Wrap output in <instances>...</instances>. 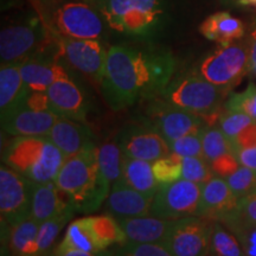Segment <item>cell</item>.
<instances>
[{
	"mask_svg": "<svg viewBox=\"0 0 256 256\" xmlns=\"http://www.w3.org/2000/svg\"><path fill=\"white\" fill-rule=\"evenodd\" d=\"M176 60L164 49L113 46L106 60L101 92L113 110L162 96L174 78Z\"/></svg>",
	"mask_w": 256,
	"mask_h": 256,
	"instance_id": "6da1fadb",
	"label": "cell"
},
{
	"mask_svg": "<svg viewBox=\"0 0 256 256\" xmlns=\"http://www.w3.org/2000/svg\"><path fill=\"white\" fill-rule=\"evenodd\" d=\"M56 186L76 212H92L107 200L112 185L102 176L94 142L66 160L55 179Z\"/></svg>",
	"mask_w": 256,
	"mask_h": 256,
	"instance_id": "7a4b0ae2",
	"label": "cell"
},
{
	"mask_svg": "<svg viewBox=\"0 0 256 256\" xmlns=\"http://www.w3.org/2000/svg\"><path fill=\"white\" fill-rule=\"evenodd\" d=\"M66 160L48 136H16L2 153V164L34 183L55 182Z\"/></svg>",
	"mask_w": 256,
	"mask_h": 256,
	"instance_id": "3957f363",
	"label": "cell"
},
{
	"mask_svg": "<svg viewBox=\"0 0 256 256\" xmlns=\"http://www.w3.org/2000/svg\"><path fill=\"white\" fill-rule=\"evenodd\" d=\"M94 5L112 30L147 36L165 19L162 0H86Z\"/></svg>",
	"mask_w": 256,
	"mask_h": 256,
	"instance_id": "277c9868",
	"label": "cell"
},
{
	"mask_svg": "<svg viewBox=\"0 0 256 256\" xmlns=\"http://www.w3.org/2000/svg\"><path fill=\"white\" fill-rule=\"evenodd\" d=\"M56 40L46 22L34 18L2 28L0 34L2 64L22 63L31 57L46 56Z\"/></svg>",
	"mask_w": 256,
	"mask_h": 256,
	"instance_id": "5b68a950",
	"label": "cell"
},
{
	"mask_svg": "<svg viewBox=\"0 0 256 256\" xmlns=\"http://www.w3.org/2000/svg\"><path fill=\"white\" fill-rule=\"evenodd\" d=\"M228 90L208 82L198 74H186L172 78L160 98L168 104L198 115L220 110Z\"/></svg>",
	"mask_w": 256,
	"mask_h": 256,
	"instance_id": "8992f818",
	"label": "cell"
},
{
	"mask_svg": "<svg viewBox=\"0 0 256 256\" xmlns=\"http://www.w3.org/2000/svg\"><path fill=\"white\" fill-rule=\"evenodd\" d=\"M49 28L63 37L74 40H98L104 32V22L98 10L88 2H69L52 11L46 22Z\"/></svg>",
	"mask_w": 256,
	"mask_h": 256,
	"instance_id": "52a82bcc",
	"label": "cell"
},
{
	"mask_svg": "<svg viewBox=\"0 0 256 256\" xmlns=\"http://www.w3.org/2000/svg\"><path fill=\"white\" fill-rule=\"evenodd\" d=\"M249 72V51L246 44L220 46L202 60L198 75L217 87L229 90Z\"/></svg>",
	"mask_w": 256,
	"mask_h": 256,
	"instance_id": "ba28073f",
	"label": "cell"
},
{
	"mask_svg": "<svg viewBox=\"0 0 256 256\" xmlns=\"http://www.w3.org/2000/svg\"><path fill=\"white\" fill-rule=\"evenodd\" d=\"M34 182L10 166L0 168V214L2 226H14L31 217Z\"/></svg>",
	"mask_w": 256,
	"mask_h": 256,
	"instance_id": "9c48e42d",
	"label": "cell"
},
{
	"mask_svg": "<svg viewBox=\"0 0 256 256\" xmlns=\"http://www.w3.org/2000/svg\"><path fill=\"white\" fill-rule=\"evenodd\" d=\"M203 190V184L179 179L171 184L159 185L150 215L162 220H177L194 216Z\"/></svg>",
	"mask_w": 256,
	"mask_h": 256,
	"instance_id": "30bf717a",
	"label": "cell"
},
{
	"mask_svg": "<svg viewBox=\"0 0 256 256\" xmlns=\"http://www.w3.org/2000/svg\"><path fill=\"white\" fill-rule=\"evenodd\" d=\"M147 124L162 134L168 145L190 133H198L206 127L200 115L182 110L164 98H156L147 110Z\"/></svg>",
	"mask_w": 256,
	"mask_h": 256,
	"instance_id": "8fae6325",
	"label": "cell"
},
{
	"mask_svg": "<svg viewBox=\"0 0 256 256\" xmlns=\"http://www.w3.org/2000/svg\"><path fill=\"white\" fill-rule=\"evenodd\" d=\"M51 32L58 43L60 57H63L74 69L101 86L108 51L98 40H74L60 36L52 30Z\"/></svg>",
	"mask_w": 256,
	"mask_h": 256,
	"instance_id": "7c38bea8",
	"label": "cell"
},
{
	"mask_svg": "<svg viewBox=\"0 0 256 256\" xmlns=\"http://www.w3.org/2000/svg\"><path fill=\"white\" fill-rule=\"evenodd\" d=\"M212 222L196 215L174 220L164 244L174 256H208Z\"/></svg>",
	"mask_w": 256,
	"mask_h": 256,
	"instance_id": "4fadbf2b",
	"label": "cell"
},
{
	"mask_svg": "<svg viewBox=\"0 0 256 256\" xmlns=\"http://www.w3.org/2000/svg\"><path fill=\"white\" fill-rule=\"evenodd\" d=\"M119 146L124 156L154 162L171 154L168 142L154 128L147 124H130L119 136Z\"/></svg>",
	"mask_w": 256,
	"mask_h": 256,
	"instance_id": "5bb4252c",
	"label": "cell"
},
{
	"mask_svg": "<svg viewBox=\"0 0 256 256\" xmlns=\"http://www.w3.org/2000/svg\"><path fill=\"white\" fill-rule=\"evenodd\" d=\"M238 204V198L226 180L214 177L203 185L196 216L223 222L236 210Z\"/></svg>",
	"mask_w": 256,
	"mask_h": 256,
	"instance_id": "9a60e30c",
	"label": "cell"
},
{
	"mask_svg": "<svg viewBox=\"0 0 256 256\" xmlns=\"http://www.w3.org/2000/svg\"><path fill=\"white\" fill-rule=\"evenodd\" d=\"M154 196L142 194L128 186L122 179H118L112 185L106 200V210L115 218H132L150 215Z\"/></svg>",
	"mask_w": 256,
	"mask_h": 256,
	"instance_id": "2e32d148",
	"label": "cell"
},
{
	"mask_svg": "<svg viewBox=\"0 0 256 256\" xmlns=\"http://www.w3.org/2000/svg\"><path fill=\"white\" fill-rule=\"evenodd\" d=\"M46 94L54 113L84 122L88 110L87 101L75 82L70 78L58 80L48 88Z\"/></svg>",
	"mask_w": 256,
	"mask_h": 256,
	"instance_id": "e0dca14e",
	"label": "cell"
},
{
	"mask_svg": "<svg viewBox=\"0 0 256 256\" xmlns=\"http://www.w3.org/2000/svg\"><path fill=\"white\" fill-rule=\"evenodd\" d=\"M58 119L54 112L34 110L23 106L2 121V130L14 136H48Z\"/></svg>",
	"mask_w": 256,
	"mask_h": 256,
	"instance_id": "ac0fdd59",
	"label": "cell"
},
{
	"mask_svg": "<svg viewBox=\"0 0 256 256\" xmlns=\"http://www.w3.org/2000/svg\"><path fill=\"white\" fill-rule=\"evenodd\" d=\"M30 89L20 72V63L2 64L0 69V115L2 121L25 104Z\"/></svg>",
	"mask_w": 256,
	"mask_h": 256,
	"instance_id": "d6986e66",
	"label": "cell"
},
{
	"mask_svg": "<svg viewBox=\"0 0 256 256\" xmlns=\"http://www.w3.org/2000/svg\"><path fill=\"white\" fill-rule=\"evenodd\" d=\"M48 138L63 152L66 159L76 156L92 142V130L87 124L64 116H58Z\"/></svg>",
	"mask_w": 256,
	"mask_h": 256,
	"instance_id": "ffe728a7",
	"label": "cell"
},
{
	"mask_svg": "<svg viewBox=\"0 0 256 256\" xmlns=\"http://www.w3.org/2000/svg\"><path fill=\"white\" fill-rule=\"evenodd\" d=\"M119 222L126 234L127 242L165 243L174 220L147 215L119 220Z\"/></svg>",
	"mask_w": 256,
	"mask_h": 256,
	"instance_id": "44dd1931",
	"label": "cell"
},
{
	"mask_svg": "<svg viewBox=\"0 0 256 256\" xmlns=\"http://www.w3.org/2000/svg\"><path fill=\"white\" fill-rule=\"evenodd\" d=\"M20 72L31 92H46L54 82L69 78L66 70L55 60L32 57L20 63Z\"/></svg>",
	"mask_w": 256,
	"mask_h": 256,
	"instance_id": "7402d4cb",
	"label": "cell"
},
{
	"mask_svg": "<svg viewBox=\"0 0 256 256\" xmlns=\"http://www.w3.org/2000/svg\"><path fill=\"white\" fill-rule=\"evenodd\" d=\"M69 209L74 208L60 197V191L55 182L34 183L31 206V217L34 220L40 224Z\"/></svg>",
	"mask_w": 256,
	"mask_h": 256,
	"instance_id": "603a6c76",
	"label": "cell"
},
{
	"mask_svg": "<svg viewBox=\"0 0 256 256\" xmlns=\"http://www.w3.org/2000/svg\"><path fill=\"white\" fill-rule=\"evenodd\" d=\"M200 31L206 40L220 46H229L244 36V25L229 12H217L200 24Z\"/></svg>",
	"mask_w": 256,
	"mask_h": 256,
	"instance_id": "cb8c5ba5",
	"label": "cell"
},
{
	"mask_svg": "<svg viewBox=\"0 0 256 256\" xmlns=\"http://www.w3.org/2000/svg\"><path fill=\"white\" fill-rule=\"evenodd\" d=\"M40 224L32 217L14 226H5V243L14 256H38V232Z\"/></svg>",
	"mask_w": 256,
	"mask_h": 256,
	"instance_id": "d4e9b609",
	"label": "cell"
},
{
	"mask_svg": "<svg viewBox=\"0 0 256 256\" xmlns=\"http://www.w3.org/2000/svg\"><path fill=\"white\" fill-rule=\"evenodd\" d=\"M121 179L128 186L150 196H154L159 188L153 174L151 162L126 156H124Z\"/></svg>",
	"mask_w": 256,
	"mask_h": 256,
	"instance_id": "484cf974",
	"label": "cell"
},
{
	"mask_svg": "<svg viewBox=\"0 0 256 256\" xmlns=\"http://www.w3.org/2000/svg\"><path fill=\"white\" fill-rule=\"evenodd\" d=\"M89 226L100 250H106L113 244H124L127 243L126 234L119 220L113 215H100L87 217Z\"/></svg>",
	"mask_w": 256,
	"mask_h": 256,
	"instance_id": "4316f807",
	"label": "cell"
},
{
	"mask_svg": "<svg viewBox=\"0 0 256 256\" xmlns=\"http://www.w3.org/2000/svg\"><path fill=\"white\" fill-rule=\"evenodd\" d=\"M56 250H81L87 252H104L100 250L98 243L95 241L87 217L76 220L69 224L62 242L60 243Z\"/></svg>",
	"mask_w": 256,
	"mask_h": 256,
	"instance_id": "83f0119b",
	"label": "cell"
},
{
	"mask_svg": "<svg viewBox=\"0 0 256 256\" xmlns=\"http://www.w3.org/2000/svg\"><path fill=\"white\" fill-rule=\"evenodd\" d=\"M208 256H244L241 243L235 234L220 220L212 222Z\"/></svg>",
	"mask_w": 256,
	"mask_h": 256,
	"instance_id": "f1b7e54d",
	"label": "cell"
},
{
	"mask_svg": "<svg viewBox=\"0 0 256 256\" xmlns=\"http://www.w3.org/2000/svg\"><path fill=\"white\" fill-rule=\"evenodd\" d=\"M124 153L115 142H106L98 148V162L106 180L113 185L122 174Z\"/></svg>",
	"mask_w": 256,
	"mask_h": 256,
	"instance_id": "f546056e",
	"label": "cell"
},
{
	"mask_svg": "<svg viewBox=\"0 0 256 256\" xmlns=\"http://www.w3.org/2000/svg\"><path fill=\"white\" fill-rule=\"evenodd\" d=\"M200 133L204 158L209 162L226 153H235L234 142L222 132L220 128L204 127Z\"/></svg>",
	"mask_w": 256,
	"mask_h": 256,
	"instance_id": "4dcf8cb0",
	"label": "cell"
},
{
	"mask_svg": "<svg viewBox=\"0 0 256 256\" xmlns=\"http://www.w3.org/2000/svg\"><path fill=\"white\" fill-rule=\"evenodd\" d=\"M76 211L74 209L66 210V212L60 214V215L54 217V218L48 220L46 222L40 223V232H38V256H44L52 244L55 243L56 238H58L60 230L66 226V223L72 218Z\"/></svg>",
	"mask_w": 256,
	"mask_h": 256,
	"instance_id": "1f68e13d",
	"label": "cell"
},
{
	"mask_svg": "<svg viewBox=\"0 0 256 256\" xmlns=\"http://www.w3.org/2000/svg\"><path fill=\"white\" fill-rule=\"evenodd\" d=\"M230 230L246 226H256V190L240 198L236 210L222 222Z\"/></svg>",
	"mask_w": 256,
	"mask_h": 256,
	"instance_id": "d6a6232c",
	"label": "cell"
},
{
	"mask_svg": "<svg viewBox=\"0 0 256 256\" xmlns=\"http://www.w3.org/2000/svg\"><path fill=\"white\" fill-rule=\"evenodd\" d=\"M183 156L171 153L168 156L160 158L152 162L153 174L159 185L171 184L182 179L183 174Z\"/></svg>",
	"mask_w": 256,
	"mask_h": 256,
	"instance_id": "836d02e7",
	"label": "cell"
},
{
	"mask_svg": "<svg viewBox=\"0 0 256 256\" xmlns=\"http://www.w3.org/2000/svg\"><path fill=\"white\" fill-rule=\"evenodd\" d=\"M183 174L182 178L198 184H206L214 178V172L211 170L209 162L198 156H183Z\"/></svg>",
	"mask_w": 256,
	"mask_h": 256,
	"instance_id": "e575fe53",
	"label": "cell"
},
{
	"mask_svg": "<svg viewBox=\"0 0 256 256\" xmlns=\"http://www.w3.org/2000/svg\"><path fill=\"white\" fill-rule=\"evenodd\" d=\"M226 110L247 114L256 122V86L254 83H249L244 90L230 96L226 104Z\"/></svg>",
	"mask_w": 256,
	"mask_h": 256,
	"instance_id": "d590c367",
	"label": "cell"
},
{
	"mask_svg": "<svg viewBox=\"0 0 256 256\" xmlns=\"http://www.w3.org/2000/svg\"><path fill=\"white\" fill-rule=\"evenodd\" d=\"M226 183L240 200L256 190V171L241 165L238 171L226 178Z\"/></svg>",
	"mask_w": 256,
	"mask_h": 256,
	"instance_id": "8d00e7d4",
	"label": "cell"
},
{
	"mask_svg": "<svg viewBox=\"0 0 256 256\" xmlns=\"http://www.w3.org/2000/svg\"><path fill=\"white\" fill-rule=\"evenodd\" d=\"M252 122H255V121L250 116H248L247 114L226 110L223 112L222 116H220L218 124L222 132L234 142L236 136Z\"/></svg>",
	"mask_w": 256,
	"mask_h": 256,
	"instance_id": "74e56055",
	"label": "cell"
},
{
	"mask_svg": "<svg viewBox=\"0 0 256 256\" xmlns=\"http://www.w3.org/2000/svg\"><path fill=\"white\" fill-rule=\"evenodd\" d=\"M200 132L186 134V136L172 142L170 144L171 152L180 156H198V158H204Z\"/></svg>",
	"mask_w": 256,
	"mask_h": 256,
	"instance_id": "f35d334b",
	"label": "cell"
},
{
	"mask_svg": "<svg viewBox=\"0 0 256 256\" xmlns=\"http://www.w3.org/2000/svg\"><path fill=\"white\" fill-rule=\"evenodd\" d=\"M119 256H174L164 243H124Z\"/></svg>",
	"mask_w": 256,
	"mask_h": 256,
	"instance_id": "ab89813d",
	"label": "cell"
},
{
	"mask_svg": "<svg viewBox=\"0 0 256 256\" xmlns=\"http://www.w3.org/2000/svg\"><path fill=\"white\" fill-rule=\"evenodd\" d=\"M209 164L214 174L220 178H228L240 168V162L235 153H226V154L217 156L216 159L211 160Z\"/></svg>",
	"mask_w": 256,
	"mask_h": 256,
	"instance_id": "60d3db41",
	"label": "cell"
},
{
	"mask_svg": "<svg viewBox=\"0 0 256 256\" xmlns=\"http://www.w3.org/2000/svg\"><path fill=\"white\" fill-rule=\"evenodd\" d=\"M232 232L241 243L244 256H256V226H238Z\"/></svg>",
	"mask_w": 256,
	"mask_h": 256,
	"instance_id": "b9f144b4",
	"label": "cell"
},
{
	"mask_svg": "<svg viewBox=\"0 0 256 256\" xmlns=\"http://www.w3.org/2000/svg\"><path fill=\"white\" fill-rule=\"evenodd\" d=\"M256 146V122H252L244 128L234 140L235 152L238 150L250 148Z\"/></svg>",
	"mask_w": 256,
	"mask_h": 256,
	"instance_id": "7bdbcfd3",
	"label": "cell"
},
{
	"mask_svg": "<svg viewBox=\"0 0 256 256\" xmlns=\"http://www.w3.org/2000/svg\"><path fill=\"white\" fill-rule=\"evenodd\" d=\"M24 106L25 107L30 108V110H34L52 112L51 110L50 101H49V98H48L46 92L30 90L26 100H25Z\"/></svg>",
	"mask_w": 256,
	"mask_h": 256,
	"instance_id": "ee69618b",
	"label": "cell"
},
{
	"mask_svg": "<svg viewBox=\"0 0 256 256\" xmlns=\"http://www.w3.org/2000/svg\"><path fill=\"white\" fill-rule=\"evenodd\" d=\"M235 156L238 160L240 165L256 171V146L250 147V148L238 150L235 152Z\"/></svg>",
	"mask_w": 256,
	"mask_h": 256,
	"instance_id": "f6af8a7d",
	"label": "cell"
},
{
	"mask_svg": "<svg viewBox=\"0 0 256 256\" xmlns=\"http://www.w3.org/2000/svg\"><path fill=\"white\" fill-rule=\"evenodd\" d=\"M249 72L256 66V25L250 32L249 36Z\"/></svg>",
	"mask_w": 256,
	"mask_h": 256,
	"instance_id": "bcb514c9",
	"label": "cell"
},
{
	"mask_svg": "<svg viewBox=\"0 0 256 256\" xmlns=\"http://www.w3.org/2000/svg\"><path fill=\"white\" fill-rule=\"evenodd\" d=\"M54 256H110V252H107L106 250L100 252H87L81 250H64V252H57L55 250Z\"/></svg>",
	"mask_w": 256,
	"mask_h": 256,
	"instance_id": "7dc6e473",
	"label": "cell"
},
{
	"mask_svg": "<svg viewBox=\"0 0 256 256\" xmlns=\"http://www.w3.org/2000/svg\"><path fill=\"white\" fill-rule=\"evenodd\" d=\"M238 4L246 6H255L256 8V0H238Z\"/></svg>",
	"mask_w": 256,
	"mask_h": 256,
	"instance_id": "c3c4849f",
	"label": "cell"
}]
</instances>
